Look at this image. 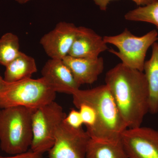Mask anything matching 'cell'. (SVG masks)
<instances>
[{
  "instance_id": "cell-13",
  "label": "cell",
  "mask_w": 158,
  "mask_h": 158,
  "mask_svg": "<svg viewBox=\"0 0 158 158\" xmlns=\"http://www.w3.org/2000/svg\"><path fill=\"white\" fill-rule=\"evenodd\" d=\"M37 70L34 58L20 52L17 57L6 66L4 79L8 83H14L31 78Z\"/></svg>"
},
{
  "instance_id": "cell-15",
  "label": "cell",
  "mask_w": 158,
  "mask_h": 158,
  "mask_svg": "<svg viewBox=\"0 0 158 158\" xmlns=\"http://www.w3.org/2000/svg\"><path fill=\"white\" fill-rule=\"evenodd\" d=\"M86 158H128L121 141L89 140Z\"/></svg>"
},
{
  "instance_id": "cell-22",
  "label": "cell",
  "mask_w": 158,
  "mask_h": 158,
  "mask_svg": "<svg viewBox=\"0 0 158 158\" xmlns=\"http://www.w3.org/2000/svg\"><path fill=\"white\" fill-rule=\"evenodd\" d=\"M8 82H6L0 75V92H2L5 89L6 86L8 85Z\"/></svg>"
},
{
  "instance_id": "cell-6",
  "label": "cell",
  "mask_w": 158,
  "mask_h": 158,
  "mask_svg": "<svg viewBox=\"0 0 158 158\" xmlns=\"http://www.w3.org/2000/svg\"><path fill=\"white\" fill-rule=\"evenodd\" d=\"M66 116L62 107L55 101L33 110L31 150L42 155L48 152L53 145L57 129Z\"/></svg>"
},
{
  "instance_id": "cell-20",
  "label": "cell",
  "mask_w": 158,
  "mask_h": 158,
  "mask_svg": "<svg viewBox=\"0 0 158 158\" xmlns=\"http://www.w3.org/2000/svg\"><path fill=\"white\" fill-rule=\"evenodd\" d=\"M94 3L99 7L102 11H106L108 5L112 1L114 0H93ZM139 6H147L149 4L158 2V0H132Z\"/></svg>"
},
{
  "instance_id": "cell-14",
  "label": "cell",
  "mask_w": 158,
  "mask_h": 158,
  "mask_svg": "<svg viewBox=\"0 0 158 158\" xmlns=\"http://www.w3.org/2000/svg\"><path fill=\"white\" fill-rule=\"evenodd\" d=\"M150 59L145 61L143 72L147 80L149 91V112H158V43L152 44Z\"/></svg>"
},
{
  "instance_id": "cell-24",
  "label": "cell",
  "mask_w": 158,
  "mask_h": 158,
  "mask_svg": "<svg viewBox=\"0 0 158 158\" xmlns=\"http://www.w3.org/2000/svg\"><path fill=\"white\" fill-rule=\"evenodd\" d=\"M42 158H44L43 157Z\"/></svg>"
},
{
  "instance_id": "cell-2",
  "label": "cell",
  "mask_w": 158,
  "mask_h": 158,
  "mask_svg": "<svg viewBox=\"0 0 158 158\" xmlns=\"http://www.w3.org/2000/svg\"><path fill=\"white\" fill-rule=\"evenodd\" d=\"M72 96L75 106L85 103L95 110L97 122L95 128L89 135L90 138L113 142L121 140L122 134L127 127L106 85L88 90L79 89Z\"/></svg>"
},
{
  "instance_id": "cell-18",
  "label": "cell",
  "mask_w": 158,
  "mask_h": 158,
  "mask_svg": "<svg viewBox=\"0 0 158 158\" xmlns=\"http://www.w3.org/2000/svg\"><path fill=\"white\" fill-rule=\"evenodd\" d=\"M81 113L83 123L86 127V131L88 135L95 128L97 118L95 110L90 105L85 103H81L75 106Z\"/></svg>"
},
{
  "instance_id": "cell-9",
  "label": "cell",
  "mask_w": 158,
  "mask_h": 158,
  "mask_svg": "<svg viewBox=\"0 0 158 158\" xmlns=\"http://www.w3.org/2000/svg\"><path fill=\"white\" fill-rule=\"evenodd\" d=\"M77 28L73 23L61 22L41 37L40 44L51 59L62 60L68 56L75 38Z\"/></svg>"
},
{
  "instance_id": "cell-8",
  "label": "cell",
  "mask_w": 158,
  "mask_h": 158,
  "mask_svg": "<svg viewBox=\"0 0 158 158\" xmlns=\"http://www.w3.org/2000/svg\"><path fill=\"white\" fill-rule=\"evenodd\" d=\"M121 141L128 158H158V131L140 126L127 128Z\"/></svg>"
},
{
  "instance_id": "cell-11",
  "label": "cell",
  "mask_w": 158,
  "mask_h": 158,
  "mask_svg": "<svg viewBox=\"0 0 158 158\" xmlns=\"http://www.w3.org/2000/svg\"><path fill=\"white\" fill-rule=\"evenodd\" d=\"M108 49L103 37L92 29L79 27L68 55L76 58L94 59Z\"/></svg>"
},
{
  "instance_id": "cell-1",
  "label": "cell",
  "mask_w": 158,
  "mask_h": 158,
  "mask_svg": "<svg viewBox=\"0 0 158 158\" xmlns=\"http://www.w3.org/2000/svg\"><path fill=\"white\" fill-rule=\"evenodd\" d=\"M105 82L127 128L141 126L149 112V91L144 72L121 62L108 71Z\"/></svg>"
},
{
  "instance_id": "cell-4",
  "label": "cell",
  "mask_w": 158,
  "mask_h": 158,
  "mask_svg": "<svg viewBox=\"0 0 158 158\" xmlns=\"http://www.w3.org/2000/svg\"><path fill=\"white\" fill-rule=\"evenodd\" d=\"M56 93L42 77L8 83L0 92V109L22 106L34 110L54 101Z\"/></svg>"
},
{
  "instance_id": "cell-10",
  "label": "cell",
  "mask_w": 158,
  "mask_h": 158,
  "mask_svg": "<svg viewBox=\"0 0 158 158\" xmlns=\"http://www.w3.org/2000/svg\"><path fill=\"white\" fill-rule=\"evenodd\" d=\"M41 75L42 77L56 93L72 95L81 86L62 60H48L43 67Z\"/></svg>"
},
{
  "instance_id": "cell-16",
  "label": "cell",
  "mask_w": 158,
  "mask_h": 158,
  "mask_svg": "<svg viewBox=\"0 0 158 158\" xmlns=\"http://www.w3.org/2000/svg\"><path fill=\"white\" fill-rule=\"evenodd\" d=\"M20 52L19 39L16 35L6 33L0 38V65L6 67Z\"/></svg>"
},
{
  "instance_id": "cell-12",
  "label": "cell",
  "mask_w": 158,
  "mask_h": 158,
  "mask_svg": "<svg viewBox=\"0 0 158 158\" xmlns=\"http://www.w3.org/2000/svg\"><path fill=\"white\" fill-rule=\"evenodd\" d=\"M62 60L81 86L91 85L96 81L104 67L102 57L94 59L76 58L68 55Z\"/></svg>"
},
{
  "instance_id": "cell-3",
  "label": "cell",
  "mask_w": 158,
  "mask_h": 158,
  "mask_svg": "<svg viewBox=\"0 0 158 158\" xmlns=\"http://www.w3.org/2000/svg\"><path fill=\"white\" fill-rule=\"evenodd\" d=\"M33 110L22 106L0 109V147L3 152L14 155L28 151L33 138Z\"/></svg>"
},
{
  "instance_id": "cell-7",
  "label": "cell",
  "mask_w": 158,
  "mask_h": 158,
  "mask_svg": "<svg viewBox=\"0 0 158 158\" xmlns=\"http://www.w3.org/2000/svg\"><path fill=\"white\" fill-rule=\"evenodd\" d=\"M90 139L83 128H73L63 120L57 129L53 145L48 152V158H86Z\"/></svg>"
},
{
  "instance_id": "cell-5",
  "label": "cell",
  "mask_w": 158,
  "mask_h": 158,
  "mask_svg": "<svg viewBox=\"0 0 158 158\" xmlns=\"http://www.w3.org/2000/svg\"><path fill=\"white\" fill-rule=\"evenodd\" d=\"M103 39L107 44H113L118 49V52L113 49L109 51L120 59L122 63L130 68L143 72L147 51L158 40V33L153 30L138 37L126 28L121 34L104 36Z\"/></svg>"
},
{
  "instance_id": "cell-19",
  "label": "cell",
  "mask_w": 158,
  "mask_h": 158,
  "mask_svg": "<svg viewBox=\"0 0 158 158\" xmlns=\"http://www.w3.org/2000/svg\"><path fill=\"white\" fill-rule=\"evenodd\" d=\"M64 121L71 127L77 129L81 128L84 124L81 113L79 110L74 109L70 110L68 115L65 116Z\"/></svg>"
},
{
  "instance_id": "cell-17",
  "label": "cell",
  "mask_w": 158,
  "mask_h": 158,
  "mask_svg": "<svg viewBox=\"0 0 158 158\" xmlns=\"http://www.w3.org/2000/svg\"><path fill=\"white\" fill-rule=\"evenodd\" d=\"M124 18L131 21L152 24L158 29V1L147 6H139L127 13Z\"/></svg>"
},
{
  "instance_id": "cell-21",
  "label": "cell",
  "mask_w": 158,
  "mask_h": 158,
  "mask_svg": "<svg viewBox=\"0 0 158 158\" xmlns=\"http://www.w3.org/2000/svg\"><path fill=\"white\" fill-rule=\"evenodd\" d=\"M43 155L34 152L30 150L25 152L11 155L10 156L4 157L0 156V158H42Z\"/></svg>"
},
{
  "instance_id": "cell-23",
  "label": "cell",
  "mask_w": 158,
  "mask_h": 158,
  "mask_svg": "<svg viewBox=\"0 0 158 158\" xmlns=\"http://www.w3.org/2000/svg\"><path fill=\"white\" fill-rule=\"evenodd\" d=\"M15 1L20 4H24V3H26L31 0H15Z\"/></svg>"
}]
</instances>
